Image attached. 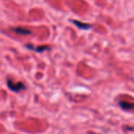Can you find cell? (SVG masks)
I'll return each instance as SVG.
<instances>
[{
  "mask_svg": "<svg viewBox=\"0 0 134 134\" xmlns=\"http://www.w3.org/2000/svg\"><path fill=\"white\" fill-rule=\"evenodd\" d=\"M7 86H8L9 89L13 92H20V91L25 90V86L21 82H14L11 79L7 80Z\"/></svg>",
  "mask_w": 134,
  "mask_h": 134,
  "instance_id": "cell-1",
  "label": "cell"
},
{
  "mask_svg": "<svg viewBox=\"0 0 134 134\" xmlns=\"http://www.w3.org/2000/svg\"><path fill=\"white\" fill-rule=\"evenodd\" d=\"M73 22L75 24L76 26H77L78 27L81 28V29H84V30H88L89 28L92 27V26L89 24H85V23H81L80 21H77V20H73Z\"/></svg>",
  "mask_w": 134,
  "mask_h": 134,
  "instance_id": "cell-2",
  "label": "cell"
},
{
  "mask_svg": "<svg viewBox=\"0 0 134 134\" xmlns=\"http://www.w3.org/2000/svg\"><path fill=\"white\" fill-rule=\"evenodd\" d=\"M13 31L17 33V34H20V35H29L31 34V31L25 29V28H23V27H15V28H13L12 29Z\"/></svg>",
  "mask_w": 134,
  "mask_h": 134,
  "instance_id": "cell-3",
  "label": "cell"
}]
</instances>
